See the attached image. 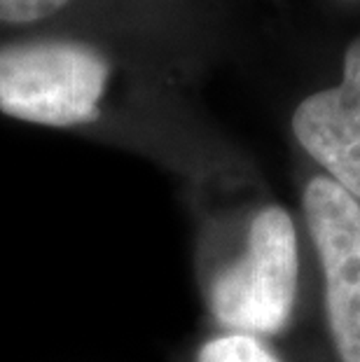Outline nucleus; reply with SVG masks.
Returning <instances> with one entry per match:
<instances>
[{"label":"nucleus","mask_w":360,"mask_h":362,"mask_svg":"<svg viewBox=\"0 0 360 362\" xmlns=\"http://www.w3.org/2000/svg\"><path fill=\"white\" fill-rule=\"evenodd\" d=\"M68 0H0V21L28 24L54 14Z\"/></svg>","instance_id":"nucleus-6"},{"label":"nucleus","mask_w":360,"mask_h":362,"mask_svg":"<svg viewBox=\"0 0 360 362\" xmlns=\"http://www.w3.org/2000/svg\"><path fill=\"white\" fill-rule=\"evenodd\" d=\"M293 134L327 178L360 202V35L344 52L342 82L297 105Z\"/></svg>","instance_id":"nucleus-4"},{"label":"nucleus","mask_w":360,"mask_h":362,"mask_svg":"<svg viewBox=\"0 0 360 362\" xmlns=\"http://www.w3.org/2000/svg\"><path fill=\"white\" fill-rule=\"evenodd\" d=\"M108 61L80 42H30L0 47V110L47 127L98 119Z\"/></svg>","instance_id":"nucleus-2"},{"label":"nucleus","mask_w":360,"mask_h":362,"mask_svg":"<svg viewBox=\"0 0 360 362\" xmlns=\"http://www.w3.org/2000/svg\"><path fill=\"white\" fill-rule=\"evenodd\" d=\"M297 232L290 213L267 206L250 222L246 252L209 288L211 313L239 334H279L297 297Z\"/></svg>","instance_id":"nucleus-1"},{"label":"nucleus","mask_w":360,"mask_h":362,"mask_svg":"<svg viewBox=\"0 0 360 362\" xmlns=\"http://www.w3.org/2000/svg\"><path fill=\"white\" fill-rule=\"evenodd\" d=\"M306 227L323 267L325 309L342 362H360V202L327 175L302 197Z\"/></svg>","instance_id":"nucleus-3"},{"label":"nucleus","mask_w":360,"mask_h":362,"mask_svg":"<svg viewBox=\"0 0 360 362\" xmlns=\"http://www.w3.org/2000/svg\"><path fill=\"white\" fill-rule=\"evenodd\" d=\"M197 362H281L250 334H225L202 346Z\"/></svg>","instance_id":"nucleus-5"}]
</instances>
